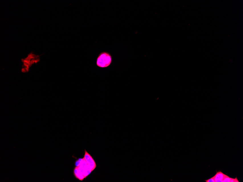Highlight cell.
<instances>
[{"instance_id": "4", "label": "cell", "mask_w": 243, "mask_h": 182, "mask_svg": "<svg viewBox=\"0 0 243 182\" xmlns=\"http://www.w3.org/2000/svg\"><path fill=\"white\" fill-rule=\"evenodd\" d=\"M85 156L84 158H85L87 163L88 165L89 168L92 171H93L96 167V164L95 161L90 154H89L86 150H85Z\"/></svg>"}, {"instance_id": "3", "label": "cell", "mask_w": 243, "mask_h": 182, "mask_svg": "<svg viewBox=\"0 0 243 182\" xmlns=\"http://www.w3.org/2000/svg\"><path fill=\"white\" fill-rule=\"evenodd\" d=\"M77 167L80 173L82 174L85 178L88 176L92 172L84 158H82V162L80 166Z\"/></svg>"}, {"instance_id": "1", "label": "cell", "mask_w": 243, "mask_h": 182, "mask_svg": "<svg viewBox=\"0 0 243 182\" xmlns=\"http://www.w3.org/2000/svg\"><path fill=\"white\" fill-rule=\"evenodd\" d=\"M112 61V56L109 52L106 51L101 52L97 59V66L102 69L107 68L111 65Z\"/></svg>"}, {"instance_id": "6", "label": "cell", "mask_w": 243, "mask_h": 182, "mask_svg": "<svg viewBox=\"0 0 243 182\" xmlns=\"http://www.w3.org/2000/svg\"><path fill=\"white\" fill-rule=\"evenodd\" d=\"M73 173L76 179H78V180L81 181H82L84 179H85L84 176L80 173L79 171H78V169L77 167H75L74 169H73Z\"/></svg>"}, {"instance_id": "8", "label": "cell", "mask_w": 243, "mask_h": 182, "mask_svg": "<svg viewBox=\"0 0 243 182\" xmlns=\"http://www.w3.org/2000/svg\"><path fill=\"white\" fill-rule=\"evenodd\" d=\"M82 160V158H79L77 159V160H76L75 162V167H78V166H79L81 164Z\"/></svg>"}, {"instance_id": "2", "label": "cell", "mask_w": 243, "mask_h": 182, "mask_svg": "<svg viewBox=\"0 0 243 182\" xmlns=\"http://www.w3.org/2000/svg\"><path fill=\"white\" fill-rule=\"evenodd\" d=\"M22 60L23 63L22 72L25 73L28 71L29 68L33 64L39 62L40 57L39 56L31 53L29 54L27 57L24 59H22Z\"/></svg>"}, {"instance_id": "9", "label": "cell", "mask_w": 243, "mask_h": 182, "mask_svg": "<svg viewBox=\"0 0 243 182\" xmlns=\"http://www.w3.org/2000/svg\"><path fill=\"white\" fill-rule=\"evenodd\" d=\"M205 181L206 182H215L214 177L210 178V179H208V180H205Z\"/></svg>"}, {"instance_id": "5", "label": "cell", "mask_w": 243, "mask_h": 182, "mask_svg": "<svg viewBox=\"0 0 243 182\" xmlns=\"http://www.w3.org/2000/svg\"><path fill=\"white\" fill-rule=\"evenodd\" d=\"M227 175L223 173L221 171H217L216 175L214 176L215 182H223V180Z\"/></svg>"}, {"instance_id": "7", "label": "cell", "mask_w": 243, "mask_h": 182, "mask_svg": "<svg viewBox=\"0 0 243 182\" xmlns=\"http://www.w3.org/2000/svg\"><path fill=\"white\" fill-rule=\"evenodd\" d=\"M238 180L237 177H236L235 179L234 178H231L227 176L226 177L224 178L223 180V182H239Z\"/></svg>"}]
</instances>
